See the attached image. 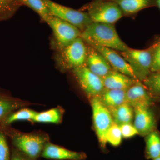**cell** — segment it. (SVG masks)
Returning a JSON list of instances; mask_svg holds the SVG:
<instances>
[{
  "label": "cell",
  "instance_id": "cell-27",
  "mask_svg": "<svg viewBox=\"0 0 160 160\" xmlns=\"http://www.w3.org/2000/svg\"><path fill=\"white\" fill-rule=\"evenodd\" d=\"M0 160H9V147L5 135L0 132Z\"/></svg>",
  "mask_w": 160,
  "mask_h": 160
},
{
  "label": "cell",
  "instance_id": "cell-6",
  "mask_svg": "<svg viewBox=\"0 0 160 160\" xmlns=\"http://www.w3.org/2000/svg\"><path fill=\"white\" fill-rule=\"evenodd\" d=\"M87 53L88 46L81 37L61 49L59 61L64 68L72 70L86 66Z\"/></svg>",
  "mask_w": 160,
  "mask_h": 160
},
{
  "label": "cell",
  "instance_id": "cell-2",
  "mask_svg": "<svg viewBox=\"0 0 160 160\" xmlns=\"http://www.w3.org/2000/svg\"><path fill=\"white\" fill-rule=\"evenodd\" d=\"M156 44L145 49H129L120 54L132 69L138 80L142 82L151 73L152 55Z\"/></svg>",
  "mask_w": 160,
  "mask_h": 160
},
{
  "label": "cell",
  "instance_id": "cell-11",
  "mask_svg": "<svg viewBox=\"0 0 160 160\" xmlns=\"http://www.w3.org/2000/svg\"><path fill=\"white\" fill-rule=\"evenodd\" d=\"M134 109V126L138 134L146 136L155 130L156 122L153 112L150 107L137 106Z\"/></svg>",
  "mask_w": 160,
  "mask_h": 160
},
{
  "label": "cell",
  "instance_id": "cell-32",
  "mask_svg": "<svg viewBox=\"0 0 160 160\" xmlns=\"http://www.w3.org/2000/svg\"><path fill=\"white\" fill-rule=\"evenodd\" d=\"M152 160H160V156L155 158L153 159Z\"/></svg>",
  "mask_w": 160,
  "mask_h": 160
},
{
  "label": "cell",
  "instance_id": "cell-16",
  "mask_svg": "<svg viewBox=\"0 0 160 160\" xmlns=\"http://www.w3.org/2000/svg\"><path fill=\"white\" fill-rule=\"evenodd\" d=\"M119 7L123 16H135L143 9L156 6V0H110Z\"/></svg>",
  "mask_w": 160,
  "mask_h": 160
},
{
  "label": "cell",
  "instance_id": "cell-15",
  "mask_svg": "<svg viewBox=\"0 0 160 160\" xmlns=\"http://www.w3.org/2000/svg\"><path fill=\"white\" fill-rule=\"evenodd\" d=\"M102 79L105 89L125 90L139 81L113 69Z\"/></svg>",
  "mask_w": 160,
  "mask_h": 160
},
{
  "label": "cell",
  "instance_id": "cell-9",
  "mask_svg": "<svg viewBox=\"0 0 160 160\" xmlns=\"http://www.w3.org/2000/svg\"><path fill=\"white\" fill-rule=\"evenodd\" d=\"M46 138L38 134H20L13 138L15 146L32 159H35L42 153L46 144Z\"/></svg>",
  "mask_w": 160,
  "mask_h": 160
},
{
  "label": "cell",
  "instance_id": "cell-21",
  "mask_svg": "<svg viewBox=\"0 0 160 160\" xmlns=\"http://www.w3.org/2000/svg\"><path fill=\"white\" fill-rule=\"evenodd\" d=\"M19 1L34 10L45 22L52 16L43 0H19Z\"/></svg>",
  "mask_w": 160,
  "mask_h": 160
},
{
  "label": "cell",
  "instance_id": "cell-25",
  "mask_svg": "<svg viewBox=\"0 0 160 160\" xmlns=\"http://www.w3.org/2000/svg\"><path fill=\"white\" fill-rule=\"evenodd\" d=\"M122 136L119 126L113 122L106 133L107 143H109L114 147H117L122 142Z\"/></svg>",
  "mask_w": 160,
  "mask_h": 160
},
{
  "label": "cell",
  "instance_id": "cell-20",
  "mask_svg": "<svg viewBox=\"0 0 160 160\" xmlns=\"http://www.w3.org/2000/svg\"><path fill=\"white\" fill-rule=\"evenodd\" d=\"M62 111L58 108H53L43 112H37L32 121L35 122L58 124L62 121Z\"/></svg>",
  "mask_w": 160,
  "mask_h": 160
},
{
  "label": "cell",
  "instance_id": "cell-7",
  "mask_svg": "<svg viewBox=\"0 0 160 160\" xmlns=\"http://www.w3.org/2000/svg\"><path fill=\"white\" fill-rule=\"evenodd\" d=\"M46 22L52 29L61 49L82 35V32L77 27L52 16L47 19Z\"/></svg>",
  "mask_w": 160,
  "mask_h": 160
},
{
  "label": "cell",
  "instance_id": "cell-4",
  "mask_svg": "<svg viewBox=\"0 0 160 160\" xmlns=\"http://www.w3.org/2000/svg\"><path fill=\"white\" fill-rule=\"evenodd\" d=\"M52 16L70 23L82 32L92 23L87 12L72 9L54 2L51 0H43Z\"/></svg>",
  "mask_w": 160,
  "mask_h": 160
},
{
  "label": "cell",
  "instance_id": "cell-23",
  "mask_svg": "<svg viewBox=\"0 0 160 160\" xmlns=\"http://www.w3.org/2000/svg\"><path fill=\"white\" fill-rule=\"evenodd\" d=\"M152 97H160V72H151L142 82Z\"/></svg>",
  "mask_w": 160,
  "mask_h": 160
},
{
  "label": "cell",
  "instance_id": "cell-31",
  "mask_svg": "<svg viewBox=\"0 0 160 160\" xmlns=\"http://www.w3.org/2000/svg\"><path fill=\"white\" fill-rule=\"evenodd\" d=\"M156 6H158L160 9V0H156Z\"/></svg>",
  "mask_w": 160,
  "mask_h": 160
},
{
  "label": "cell",
  "instance_id": "cell-30",
  "mask_svg": "<svg viewBox=\"0 0 160 160\" xmlns=\"http://www.w3.org/2000/svg\"><path fill=\"white\" fill-rule=\"evenodd\" d=\"M12 160H26L25 158L21 157L19 155H15L12 157Z\"/></svg>",
  "mask_w": 160,
  "mask_h": 160
},
{
  "label": "cell",
  "instance_id": "cell-10",
  "mask_svg": "<svg viewBox=\"0 0 160 160\" xmlns=\"http://www.w3.org/2000/svg\"><path fill=\"white\" fill-rule=\"evenodd\" d=\"M85 42V41H84ZM99 52L106 59L112 69L137 80L129 64L117 51L92 42H86Z\"/></svg>",
  "mask_w": 160,
  "mask_h": 160
},
{
  "label": "cell",
  "instance_id": "cell-1",
  "mask_svg": "<svg viewBox=\"0 0 160 160\" xmlns=\"http://www.w3.org/2000/svg\"><path fill=\"white\" fill-rule=\"evenodd\" d=\"M81 38L85 42L97 43L119 52L129 48L119 37L113 24L92 22L82 32Z\"/></svg>",
  "mask_w": 160,
  "mask_h": 160
},
{
  "label": "cell",
  "instance_id": "cell-28",
  "mask_svg": "<svg viewBox=\"0 0 160 160\" xmlns=\"http://www.w3.org/2000/svg\"><path fill=\"white\" fill-rule=\"evenodd\" d=\"M119 127L123 138H129L138 134L137 129L132 123L123 124Z\"/></svg>",
  "mask_w": 160,
  "mask_h": 160
},
{
  "label": "cell",
  "instance_id": "cell-24",
  "mask_svg": "<svg viewBox=\"0 0 160 160\" xmlns=\"http://www.w3.org/2000/svg\"><path fill=\"white\" fill-rule=\"evenodd\" d=\"M20 106V103L14 100L0 96V120L5 118Z\"/></svg>",
  "mask_w": 160,
  "mask_h": 160
},
{
  "label": "cell",
  "instance_id": "cell-8",
  "mask_svg": "<svg viewBox=\"0 0 160 160\" xmlns=\"http://www.w3.org/2000/svg\"><path fill=\"white\" fill-rule=\"evenodd\" d=\"M72 71L82 89L90 98L99 96L105 89L102 79L86 66L75 68Z\"/></svg>",
  "mask_w": 160,
  "mask_h": 160
},
{
  "label": "cell",
  "instance_id": "cell-22",
  "mask_svg": "<svg viewBox=\"0 0 160 160\" xmlns=\"http://www.w3.org/2000/svg\"><path fill=\"white\" fill-rule=\"evenodd\" d=\"M37 112L29 109H23L15 112H12L5 118L4 122L6 125H9L11 123L19 121L30 120L32 121Z\"/></svg>",
  "mask_w": 160,
  "mask_h": 160
},
{
  "label": "cell",
  "instance_id": "cell-12",
  "mask_svg": "<svg viewBox=\"0 0 160 160\" xmlns=\"http://www.w3.org/2000/svg\"><path fill=\"white\" fill-rule=\"evenodd\" d=\"M126 102L133 108L150 107L153 103V97L143 83L138 81L126 90Z\"/></svg>",
  "mask_w": 160,
  "mask_h": 160
},
{
  "label": "cell",
  "instance_id": "cell-29",
  "mask_svg": "<svg viewBox=\"0 0 160 160\" xmlns=\"http://www.w3.org/2000/svg\"><path fill=\"white\" fill-rule=\"evenodd\" d=\"M11 1L12 0H0V11L6 9L7 7H9Z\"/></svg>",
  "mask_w": 160,
  "mask_h": 160
},
{
  "label": "cell",
  "instance_id": "cell-5",
  "mask_svg": "<svg viewBox=\"0 0 160 160\" xmlns=\"http://www.w3.org/2000/svg\"><path fill=\"white\" fill-rule=\"evenodd\" d=\"M90 100L95 130L100 146L105 149L107 144L106 133L114 122L109 109L98 97L91 98Z\"/></svg>",
  "mask_w": 160,
  "mask_h": 160
},
{
  "label": "cell",
  "instance_id": "cell-26",
  "mask_svg": "<svg viewBox=\"0 0 160 160\" xmlns=\"http://www.w3.org/2000/svg\"><path fill=\"white\" fill-rule=\"evenodd\" d=\"M160 71V41L156 44L153 55L151 68V72Z\"/></svg>",
  "mask_w": 160,
  "mask_h": 160
},
{
  "label": "cell",
  "instance_id": "cell-17",
  "mask_svg": "<svg viewBox=\"0 0 160 160\" xmlns=\"http://www.w3.org/2000/svg\"><path fill=\"white\" fill-rule=\"evenodd\" d=\"M98 97L108 109H110L126 102V90L105 89Z\"/></svg>",
  "mask_w": 160,
  "mask_h": 160
},
{
  "label": "cell",
  "instance_id": "cell-18",
  "mask_svg": "<svg viewBox=\"0 0 160 160\" xmlns=\"http://www.w3.org/2000/svg\"><path fill=\"white\" fill-rule=\"evenodd\" d=\"M108 109L113 122L119 126L132 123L134 118V109L128 103L125 102L117 107Z\"/></svg>",
  "mask_w": 160,
  "mask_h": 160
},
{
  "label": "cell",
  "instance_id": "cell-3",
  "mask_svg": "<svg viewBox=\"0 0 160 160\" xmlns=\"http://www.w3.org/2000/svg\"><path fill=\"white\" fill-rule=\"evenodd\" d=\"M85 9L92 22L114 25L124 16L118 6L110 0H93Z\"/></svg>",
  "mask_w": 160,
  "mask_h": 160
},
{
  "label": "cell",
  "instance_id": "cell-14",
  "mask_svg": "<svg viewBox=\"0 0 160 160\" xmlns=\"http://www.w3.org/2000/svg\"><path fill=\"white\" fill-rule=\"evenodd\" d=\"M41 155L46 158L57 160H83L87 158L84 152L71 151L50 143H46Z\"/></svg>",
  "mask_w": 160,
  "mask_h": 160
},
{
  "label": "cell",
  "instance_id": "cell-13",
  "mask_svg": "<svg viewBox=\"0 0 160 160\" xmlns=\"http://www.w3.org/2000/svg\"><path fill=\"white\" fill-rule=\"evenodd\" d=\"M87 46L88 53L86 66L92 72L102 78L111 71L112 68L99 52L89 45Z\"/></svg>",
  "mask_w": 160,
  "mask_h": 160
},
{
  "label": "cell",
  "instance_id": "cell-33",
  "mask_svg": "<svg viewBox=\"0 0 160 160\" xmlns=\"http://www.w3.org/2000/svg\"><path fill=\"white\" fill-rule=\"evenodd\" d=\"M159 72H160V71H159Z\"/></svg>",
  "mask_w": 160,
  "mask_h": 160
},
{
  "label": "cell",
  "instance_id": "cell-19",
  "mask_svg": "<svg viewBox=\"0 0 160 160\" xmlns=\"http://www.w3.org/2000/svg\"><path fill=\"white\" fill-rule=\"evenodd\" d=\"M160 156V134L153 130L146 136L145 157L147 159H153Z\"/></svg>",
  "mask_w": 160,
  "mask_h": 160
}]
</instances>
